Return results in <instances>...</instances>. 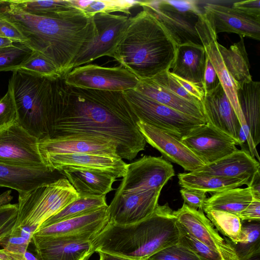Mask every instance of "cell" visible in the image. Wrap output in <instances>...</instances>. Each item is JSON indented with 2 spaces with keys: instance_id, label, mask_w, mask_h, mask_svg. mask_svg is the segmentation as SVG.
Here are the masks:
<instances>
[{
  "instance_id": "1",
  "label": "cell",
  "mask_w": 260,
  "mask_h": 260,
  "mask_svg": "<svg viewBox=\"0 0 260 260\" xmlns=\"http://www.w3.org/2000/svg\"><path fill=\"white\" fill-rule=\"evenodd\" d=\"M138 120L123 91L73 87L60 77L48 138H104L115 145L119 157L132 160L144 150L146 143L138 129Z\"/></svg>"
},
{
  "instance_id": "2",
  "label": "cell",
  "mask_w": 260,
  "mask_h": 260,
  "mask_svg": "<svg viewBox=\"0 0 260 260\" xmlns=\"http://www.w3.org/2000/svg\"><path fill=\"white\" fill-rule=\"evenodd\" d=\"M0 17L13 24L27 39L24 44L44 55L64 77L83 45L94 34L92 18L84 14L56 18L24 12L11 0L0 1Z\"/></svg>"
},
{
  "instance_id": "3",
  "label": "cell",
  "mask_w": 260,
  "mask_h": 260,
  "mask_svg": "<svg viewBox=\"0 0 260 260\" xmlns=\"http://www.w3.org/2000/svg\"><path fill=\"white\" fill-rule=\"evenodd\" d=\"M186 233L168 203L158 205L149 216L138 222L119 225L109 221L91 240L94 252H103L132 260H148L177 243Z\"/></svg>"
},
{
  "instance_id": "4",
  "label": "cell",
  "mask_w": 260,
  "mask_h": 260,
  "mask_svg": "<svg viewBox=\"0 0 260 260\" xmlns=\"http://www.w3.org/2000/svg\"><path fill=\"white\" fill-rule=\"evenodd\" d=\"M177 47L161 23L143 10L129 17L113 58L139 80L150 79L169 70Z\"/></svg>"
},
{
  "instance_id": "5",
  "label": "cell",
  "mask_w": 260,
  "mask_h": 260,
  "mask_svg": "<svg viewBox=\"0 0 260 260\" xmlns=\"http://www.w3.org/2000/svg\"><path fill=\"white\" fill-rule=\"evenodd\" d=\"M57 79L36 77L17 71L13 72L9 80L17 108V121L39 140L48 138L49 120L56 95Z\"/></svg>"
},
{
  "instance_id": "6",
  "label": "cell",
  "mask_w": 260,
  "mask_h": 260,
  "mask_svg": "<svg viewBox=\"0 0 260 260\" xmlns=\"http://www.w3.org/2000/svg\"><path fill=\"white\" fill-rule=\"evenodd\" d=\"M79 198L66 178H60L28 192L19 194L14 228L27 227L35 233L49 218Z\"/></svg>"
},
{
  "instance_id": "7",
  "label": "cell",
  "mask_w": 260,
  "mask_h": 260,
  "mask_svg": "<svg viewBox=\"0 0 260 260\" xmlns=\"http://www.w3.org/2000/svg\"><path fill=\"white\" fill-rule=\"evenodd\" d=\"M138 120L181 139L205 121L187 115L160 104L135 89L123 91Z\"/></svg>"
},
{
  "instance_id": "8",
  "label": "cell",
  "mask_w": 260,
  "mask_h": 260,
  "mask_svg": "<svg viewBox=\"0 0 260 260\" xmlns=\"http://www.w3.org/2000/svg\"><path fill=\"white\" fill-rule=\"evenodd\" d=\"M92 18L94 36L80 49L71 63V70L103 56L113 57L129 20L128 16L106 13H98Z\"/></svg>"
},
{
  "instance_id": "9",
  "label": "cell",
  "mask_w": 260,
  "mask_h": 260,
  "mask_svg": "<svg viewBox=\"0 0 260 260\" xmlns=\"http://www.w3.org/2000/svg\"><path fill=\"white\" fill-rule=\"evenodd\" d=\"M63 78L65 83L71 86L115 91L135 89L139 82L134 74L121 65H83L73 69Z\"/></svg>"
},
{
  "instance_id": "10",
  "label": "cell",
  "mask_w": 260,
  "mask_h": 260,
  "mask_svg": "<svg viewBox=\"0 0 260 260\" xmlns=\"http://www.w3.org/2000/svg\"><path fill=\"white\" fill-rule=\"evenodd\" d=\"M174 175V169L169 161L162 157L145 155L128 164L115 193L161 190Z\"/></svg>"
},
{
  "instance_id": "11",
  "label": "cell",
  "mask_w": 260,
  "mask_h": 260,
  "mask_svg": "<svg viewBox=\"0 0 260 260\" xmlns=\"http://www.w3.org/2000/svg\"><path fill=\"white\" fill-rule=\"evenodd\" d=\"M39 140L17 121L0 126V162L30 168L46 167L39 152Z\"/></svg>"
},
{
  "instance_id": "12",
  "label": "cell",
  "mask_w": 260,
  "mask_h": 260,
  "mask_svg": "<svg viewBox=\"0 0 260 260\" xmlns=\"http://www.w3.org/2000/svg\"><path fill=\"white\" fill-rule=\"evenodd\" d=\"M139 6L161 23L177 46L186 44L202 45L196 28L201 14L178 11L167 0L140 1Z\"/></svg>"
},
{
  "instance_id": "13",
  "label": "cell",
  "mask_w": 260,
  "mask_h": 260,
  "mask_svg": "<svg viewBox=\"0 0 260 260\" xmlns=\"http://www.w3.org/2000/svg\"><path fill=\"white\" fill-rule=\"evenodd\" d=\"M196 28L206 54L213 66L243 130L248 128L241 110L237 94V87L230 75L219 50L217 35L208 17L202 12L199 16Z\"/></svg>"
},
{
  "instance_id": "14",
  "label": "cell",
  "mask_w": 260,
  "mask_h": 260,
  "mask_svg": "<svg viewBox=\"0 0 260 260\" xmlns=\"http://www.w3.org/2000/svg\"><path fill=\"white\" fill-rule=\"evenodd\" d=\"M174 213L186 234L218 252L225 260H239L233 247L219 235L202 210L184 203Z\"/></svg>"
},
{
  "instance_id": "15",
  "label": "cell",
  "mask_w": 260,
  "mask_h": 260,
  "mask_svg": "<svg viewBox=\"0 0 260 260\" xmlns=\"http://www.w3.org/2000/svg\"><path fill=\"white\" fill-rule=\"evenodd\" d=\"M161 190L115 193L108 206L109 222L119 225L134 223L151 215L157 206Z\"/></svg>"
},
{
  "instance_id": "16",
  "label": "cell",
  "mask_w": 260,
  "mask_h": 260,
  "mask_svg": "<svg viewBox=\"0 0 260 260\" xmlns=\"http://www.w3.org/2000/svg\"><path fill=\"white\" fill-rule=\"evenodd\" d=\"M91 238L34 234L31 239L40 260H88L94 253Z\"/></svg>"
},
{
  "instance_id": "17",
  "label": "cell",
  "mask_w": 260,
  "mask_h": 260,
  "mask_svg": "<svg viewBox=\"0 0 260 260\" xmlns=\"http://www.w3.org/2000/svg\"><path fill=\"white\" fill-rule=\"evenodd\" d=\"M181 141L205 165L238 150L237 144L232 138L207 123L193 129Z\"/></svg>"
},
{
  "instance_id": "18",
  "label": "cell",
  "mask_w": 260,
  "mask_h": 260,
  "mask_svg": "<svg viewBox=\"0 0 260 260\" xmlns=\"http://www.w3.org/2000/svg\"><path fill=\"white\" fill-rule=\"evenodd\" d=\"M137 124L146 142L159 151L165 159L189 172L205 165L181 139L141 121L138 120Z\"/></svg>"
},
{
  "instance_id": "19",
  "label": "cell",
  "mask_w": 260,
  "mask_h": 260,
  "mask_svg": "<svg viewBox=\"0 0 260 260\" xmlns=\"http://www.w3.org/2000/svg\"><path fill=\"white\" fill-rule=\"evenodd\" d=\"M204 13L211 20L216 35L220 32L238 34L260 40V18L249 15L232 6L208 3Z\"/></svg>"
},
{
  "instance_id": "20",
  "label": "cell",
  "mask_w": 260,
  "mask_h": 260,
  "mask_svg": "<svg viewBox=\"0 0 260 260\" xmlns=\"http://www.w3.org/2000/svg\"><path fill=\"white\" fill-rule=\"evenodd\" d=\"M41 157L45 166L51 171L60 172L64 168L74 167L106 172L117 178L124 176L128 165L118 155L73 153L47 154Z\"/></svg>"
},
{
  "instance_id": "21",
  "label": "cell",
  "mask_w": 260,
  "mask_h": 260,
  "mask_svg": "<svg viewBox=\"0 0 260 260\" xmlns=\"http://www.w3.org/2000/svg\"><path fill=\"white\" fill-rule=\"evenodd\" d=\"M202 105L206 122L230 136L237 145H241V126L221 84L205 94Z\"/></svg>"
},
{
  "instance_id": "22",
  "label": "cell",
  "mask_w": 260,
  "mask_h": 260,
  "mask_svg": "<svg viewBox=\"0 0 260 260\" xmlns=\"http://www.w3.org/2000/svg\"><path fill=\"white\" fill-rule=\"evenodd\" d=\"M38 146L41 156L47 154L73 153L118 155L115 145L101 137L75 136L46 138L39 140Z\"/></svg>"
},
{
  "instance_id": "23",
  "label": "cell",
  "mask_w": 260,
  "mask_h": 260,
  "mask_svg": "<svg viewBox=\"0 0 260 260\" xmlns=\"http://www.w3.org/2000/svg\"><path fill=\"white\" fill-rule=\"evenodd\" d=\"M108 206L42 226L34 234L57 236H87L92 239L109 221Z\"/></svg>"
},
{
  "instance_id": "24",
  "label": "cell",
  "mask_w": 260,
  "mask_h": 260,
  "mask_svg": "<svg viewBox=\"0 0 260 260\" xmlns=\"http://www.w3.org/2000/svg\"><path fill=\"white\" fill-rule=\"evenodd\" d=\"M58 172L46 167L30 168L0 162V187L25 193L61 178L59 177L61 172Z\"/></svg>"
},
{
  "instance_id": "25",
  "label": "cell",
  "mask_w": 260,
  "mask_h": 260,
  "mask_svg": "<svg viewBox=\"0 0 260 260\" xmlns=\"http://www.w3.org/2000/svg\"><path fill=\"white\" fill-rule=\"evenodd\" d=\"M258 171H260L259 162L250 152L243 149H238L212 163L205 165L192 172L203 175L245 179L248 181L249 184Z\"/></svg>"
},
{
  "instance_id": "26",
  "label": "cell",
  "mask_w": 260,
  "mask_h": 260,
  "mask_svg": "<svg viewBox=\"0 0 260 260\" xmlns=\"http://www.w3.org/2000/svg\"><path fill=\"white\" fill-rule=\"evenodd\" d=\"M74 188L79 197L104 196L113 189L117 177L104 171L68 167L61 172Z\"/></svg>"
},
{
  "instance_id": "27",
  "label": "cell",
  "mask_w": 260,
  "mask_h": 260,
  "mask_svg": "<svg viewBox=\"0 0 260 260\" xmlns=\"http://www.w3.org/2000/svg\"><path fill=\"white\" fill-rule=\"evenodd\" d=\"M206 58V52L202 45L186 44L178 46L176 57L169 71L204 89Z\"/></svg>"
},
{
  "instance_id": "28",
  "label": "cell",
  "mask_w": 260,
  "mask_h": 260,
  "mask_svg": "<svg viewBox=\"0 0 260 260\" xmlns=\"http://www.w3.org/2000/svg\"><path fill=\"white\" fill-rule=\"evenodd\" d=\"M144 95L184 114L206 121L202 105L182 98L151 79L139 80L135 89Z\"/></svg>"
},
{
  "instance_id": "29",
  "label": "cell",
  "mask_w": 260,
  "mask_h": 260,
  "mask_svg": "<svg viewBox=\"0 0 260 260\" xmlns=\"http://www.w3.org/2000/svg\"><path fill=\"white\" fill-rule=\"evenodd\" d=\"M238 103L255 147L260 143V82L251 81L237 91Z\"/></svg>"
},
{
  "instance_id": "30",
  "label": "cell",
  "mask_w": 260,
  "mask_h": 260,
  "mask_svg": "<svg viewBox=\"0 0 260 260\" xmlns=\"http://www.w3.org/2000/svg\"><path fill=\"white\" fill-rule=\"evenodd\" d=\"M218 47L224 63L238 88L251 81L250 63L244 38L231 45L229 49L218 43Z\"/></svg>"
},
{
  "instance_id": "31",
  "label": "cell",
  "mask_w": 260,
  "mask_h": 260,
  "mask_svg": "<svg viewBox=\"0 0 260 260\" xmlns=\"http://www.w3.org/2000/svg\"><path fill=\"white\" fill-rule=\"evenodd\" d=\"M253 198L249 187H237L215 192L206 200L203 211L215 210L239 216Z\"/></svg>"
},
{
  "instance_id": "32",
  "label": "cell",
  "mask_w": 260,
  "mask_h": 260,
  "mask_svg": "<svg viewBox=\"0 0 260 260\" xmlns=\"http://www.w3.org/2000/svg\"><path fill=\"white\" fill-rule=\"evenodd\" d=\"M178 182L182 188L217 192L249 185L245 179L230 178L212 175H203L193 172L179 173Z\"/></svg>"
},
{
  "instance_id": "33",
  "label": "cell",
  "mask_w": 260,
  "mask_h": 260,
  "mask_svg": "<svg viewBox=\"0 0 260 260\" xmlns=\"http://www.w3.org/2000/svg\"><path fill=\"white\" fill-rule=\"evenodd\" d=\"M27 13L41 16L62 18L84 14L74 7L69 0H11Z\"/></svg>"
},
{
  "instance_id": "34",
  "label": "cell",
  "mask_w": 260,
  "mask_h": 260,
  "mask_svg": "<svg viewBox=\"0 0 260 260\" xmlns=\"http://www.w3.org/2000/svg\"><path fill=\"white\" fill-rule=\"evenodd\" d=\"M108 206L106 196L79 197L47 219L41 227L84 214Z\"/></svg>"
},
{
  "instance_id": "35",
  "label": "cell",
  "mask_w": 260,
  "mask_h": 260,
  "mask_svg": "<svg viewBox=\"0 0 260 260\" xmlns=\"http://www.w3.org/2000/svg\"><path fill=\"white\" fill-rule=\"evenodd\" d=\"M234 249L239 260L260 252V223L251 221L242 224L239 241L232 243L225 239Z\"/></svg>"
},
{
  "instance_id": "36",
  "label": "cell",
  "mask_w": 260,
  "mask_h": 260,
  "mask_svg": "<svg viewBox=\"0 0 260 260\" xmlns=\"http://www.w3.org/2000/svg\"><path fill=\"white\" fill-rule=\"evenodd\" d=\"M204 212L221 234L227 237L233 243L239 241L242 223L238 216L227 212L215 210H208Z\"/></svg>"
},
{
  "instance_id": "37",
  "label": "cell",
  "mask_w": 260,
  "mask_h": 260,
  "mask_svg": "<svg viewBox=\"0 0 260 260\" xmlns=\"http://www.w3.org/2000/svg\"><path fill=\"white\" fill-rule=\"evenodd\" d=\"M18 71L49 79L63 77L56 65L43 54L33 51Z\"/></svg>"
},
{
  "instance_id": "38",
  "label": "cell",
  "mask_w": 260,
  "mask_h": 260,
  "mask_svg": "<svg viewBox=\"0 0 260 260\" xmlns=\"http://www.w3.org/2000/svg\"><path fill=\"white\" fill-rule=\"evenodd\" d=\"M32 52L25 44L20 43L0 48V72L18 71Z\"/></svg>"
},
{
  "instance_id": "39",
  "label": "cell",
  "mask_w": 260,
  "mask_h": 260,
  "mask_svg": "<svg viewBox=\"0 0 260 260\" xmlns=\"http://www.w3.org/2000/svg\"><path fill=\"white\" fill-rule=\"evenodd\" d=\"M139 3L140 1L94 0L83 12L88 18H91L100 13L121 12L130 14V9L134 6H139Z\"/></svg>"
},
{
  "instance_id": "40",
  "label": "cell",
  "mask_w": 260,
  "mask_h": 260,
  "mask_svg": "<svg viewBox=\"0 0 260 260\" xmlns=\"http://www.w3.org/2000/svg\"><path fill=\"white\" fill-rule=\"evenodd\" d=\"M148 260H201L180 240L176 244L161 250Z\"/></svg>"
},
{
  "instance_id": "41",
  "label": "cell",
  "mask_w": 260,
  "mask_h": 260,
  "mask_svg": "<svg viewBox=\"0 0 260 260\" xmlns=\"http://www.w3.org/2000/svg\"><path fill=\"white\" fill-rule=\"evenodd\" d=\"M150 79L182 98L195 103L202 104L199 100L187 91L178 82L169 71L161 73Z\"/></svg>"
},
{
  "instance_id": "42",
  "label": "cell",
  "mask_w": 260,
  "mask_h": 260,
  "mask_svg": "<svg viewBox=\"0 0 260 260\" xmlns=\"http://www.w3.org/2000/svg\"><path fill=\"white\" fill-rule=\"evenodd\" d=\"M180 241L188 247L201 260H225L220 253L187 234L183 236Z\"/></svg>"
},
{
  "instance_id": "43",
  "label": "cell",
  "mask_w": 260,
  "mask_h": 260,
  "mask_svg": "<svg viewBox=\"0 0 260 260\" xmlns=\"http://www.w3.org/2000/svg\"><path fill=\"white\" fill-rule=\"evenodd\" d=\"M17 111L11 87L0 99V126L17 121Z\"/></svg>"
},
{
  "instance_id": "44",
  "label": "cell",
  "mask_w": 260,
  "mask_h": 260,
  "mask_svg": "<svg viewBox=\"0 0 260 260\" xmlns=\"http://www.w3.org/2000/svg\"><path fill=\"white\" fill-rule=\"evenodd\" d=\"M31 239L24 237L17 229H13L11 233L0 242L3 248L14 252L24 254Z\"/></svg>"
},
{
  "instance_id": "45",
  "label": "cell",
  "mask_w": 260,
  "mask_h": 260,
  "mask_svg": "<svg viewBox=\"0 0 260 260\" xmlns=\"http://www.w3.org/2000/svg\"><path fill=\"white\" fill-rule=\"evenodd\" d=\"M180 192L184 204L192 208L203 211L205 202L207 199L206 192L197 189L182 188L180 190Z\"/></svg>"
},
{
  "instance_id": "46",
  "label": "cell",
  "mask_w": 260,
  "mask_h": 260,
  "mask_svg": "<svg viewBox=\"0 0 260 260\" xmlns=\"http://www.w3.org/2000/svg\"><path fill=\"white\" fill-rule=\"evenodd\" d=\"M0 37L8 39L14 43L25 44L27 39L11 22L0 17Z\"/></svg>"
},
{
  "instance_id": "47",
  "label": "cell",
  "mask_w": 260,
  "mask_h": 260,
  "mask_svg": "<svg viewBox=\"0 0 260 260\" xmlns=\"http://www.w3.org/2000/svg\"><path fill=\"white\" fill-rule=\"evenodd\" d=\"M220 84L218 76L206 55L203 84L205 94L214 90Z\"/></svg>"
},
{
  "instance_id": "48",
  "label": "cell",
  "mask_w": 260,
  "mask_h": 260,
  "mask_svg": "<svg viewBox=\"0 0 260 260\" xmlns=\"http://www.w3.org/2000/svg\"><path fill=\"white\" fill-rule=\"evenodd\" d=\"M241 221L248 222L260 220V199L253 198L249 205L238 216Z\"/></svg>"
},
{
  "instance_id": "49",
  "label": "cell",
  "mask_w": 260,
  "mask_h": 260,
  "mask_svg": "<svg viewBox=\"0 0 260 260\" xmlns=\"http://www.w3.org/2000/svg\"><path fill=\"white\" fill-rule=\"evenodd\" d=\"M244 13L257 18H260V1L249 0L234 3L232 6Z\"/></svg>"
},
{
  "instance_id": "50",
  "label": "cell",
  "mask_w": 260,
  "mask_h": 260,
  "mask_svg": "<svg viewBox=\"0 0 260 260\" xmlns=\"http://www.w3.org/2000/svg\"><path fill=\"white\" fill-rule=\"evenodd\" d=\"M167 2L176 10L185 13L200 14L202 12L198 7L197 1L193 0H167Z\"/></svg>"
},
{
  "instance_id": "51",
  "label": "cell",
  "mask_w": 260,
  "mask_h": 260,
  "mask_svg": "<svg viewBox=\"0 0 260 260\" xmlns=\"http://www.w3.org/2000/svg\"><path fill=\"white\" fill-rule=\"evenodd\" d=\"M178 82L190 94L196 98L201 103L205 95L203 88L199 87L194 84L186 81L178 76L171 74Z\"/></svg>"
},
{
  "instance_id": "52",
  "label": "cell",
  "mask_w": 260,
  "mask_h": 260,
  "mask_svg": "<svg viewBox=\"0 0 260 260\" xmlns=\"http://www.w3.org/2000/svg\"><path fill=\"white\" fill-rule=\"evenodd\" d=\"M18 204L8 203L0 206V227L17 215Z\"/></svg>"
},
{
  "instance_id": "53",
  "label": "cell",
  "mask_w": 260,
  "mask_h": 260,
  "mask_svg": "<svg viewBox=\"0 0 260 260\" xmlns=\"http://www.w3.org/2000/svg\"><path fill=\"white\" fill-rule=\"evenodd\" d=\"M248 187L252 191L253 198L260 199V171L255 174Z\"/></svg>"
},
{
  "instance_id": "54",
  "label": "cell",
  "mask_w": 260,
  "mask_h": 260,
  "mask_svg": "<svg viewBox=\"0 0 260 260\" xmlns=\"http://www.w3.org/2000/svg\"><path fill=\"white\" fill-rule=\"evenodd\" d=\"M0 260H27L24 254L8 251L4 248L0 249Z\"/></svg>"
},
{
  "instance_id": "55",
  "label": "cell",
  "mask_w": 260,
  "mask_h": 260,
  "mask_svg": "<svg viewBox=\"0 0 260 260\" xmlns=\"http://www.w3.org/2000/svg\"><path fill=\"white\" fill-rule=\"evenodd\" d=\"M15 216L0 227V242L6 238L12 232L16 221Z\"/></svg>"
},
{
  "instance_id": "56",
  "label": "cell",
  "mask_w": 260,
  "mask_h": 260,
  "mask_svg": "<svg viewBox=\"0 0 260 260\" xmlns=\"http://www.w3.org/2000/svg\"><path fill=\"white\" fill-rule=\"evenodd\" d=\"M94 0H69L74 7L82 12L88 8Z\"/></svg>"
},
{
  "instance_id": "57",
  "label": "cell",
  "mask_w": 260,
  "mask_h": 260,
  "mask_svg": "<svg viewBox=\"0 0 260 260\" xmlns=\"http://www.w3.org/2000/svg\"><path fill=\"white\" fill-rule=\"evenodd\" d=\"M99 260H132L123 257L115 255L108 253L99 252Z\"/></svg>"
},
{
  "instance_id": "58",
  "label": "cell",
  "mask_w": 260,
  "mask_h": 260,
  "mask_svg": "<svg viewBox=\"0 0 260 260\" xmlns=\"http://www.w3.org/2000/svg\"><path fill=\"white\" fill-rule=\"evenodd\" d=\"M14 44L13 42L8 39L0 37V48L11 46Z\"/></svg>"
},
{
  "instance_id": "59",
  "label": "cell",
  "mask_w": 260,
  "mask_h": 260,
  "mask_svg": "<svg viewBox=\"0 0 260 260\" xmlns=\"http://www.w3.org/2000/svg\"><path fill=\"white\" fill-rule=\"evenodd\" d=\"M24 256L27 260H40L37 256H35L27 250L24 253Z\"/></svg>"
},
{
  "instance_id": "60",
  "label": "cell",
  "mask_w": 260,
  "mask_h": 260,
  "mask_svg": "<svg viewBox=\"0 0 260 260\" xmlns=\"http://www.w3.org/2000/svg\"><path fill=\"white\" fill-rule=\"evenodd\" d=\"M241 260H260V252L255 253L246 258Z\"/></svg>"
}]
</instances>
